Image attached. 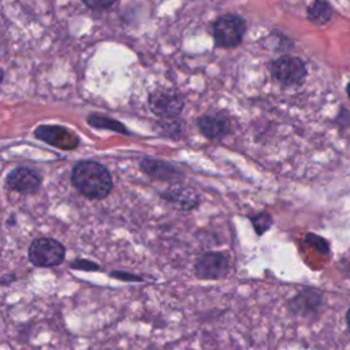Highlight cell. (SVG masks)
Here are the masks:
<instances>
[{
  "label": "cell",
  "instance_id": "1",
  "mask_svg": "<svg viewBox=\"0 0 350 350\" xmlns=\"http://www.w3.org/2000/svg\"><path fill=\"white\" fill-rule=\"evenodd\" d=\"M74 187L85 197L100 200L109 194L112 189V176L100 163L92 160L79 161L71 174Z\"/></svg>",
  "mask_w": 350,
  "mask_h": 350
},
{
  "label": "cell",
  "instance_id": "16",
  "mask_svg": "<svg viewBox=\"0 0 350 350\" xmlns=\"http://www.w3.org/2000/svg\"><path fill=\"white\" fill-rule=\"evenodd\" d=\"M346 323H347V325H349V328H350V308H349L347 312H346Z\"/></svg>",
  "mask_w": 350,
  "mask_h": 350
},
{
  "label": "cell",
  "instance_id": "13",
  "mask_svg": "<svg viewBox=\"0 0 350 350\" xmlns=\"http://www.w3.org/2000/svg\"><path fill=\"white\" fill-rule=\"evenodd\" d=\"M332 18V8L325 1H314L308 7V19L316 25L327 23Z\"/></svg>",
  "mask_w": 350,
  "mask_h": 350
},
{
  "label": "cell",
  "instance_id": "10",
  "mask_svg": "<svg viewBox=\"0 0 350 350\" xmlns=\"http://www.w3.org/2000/svg\"><path fill=\"white\" fill-rule=\"evenodd\" d=\"M197 124L201 133L211 139H220L228 133V120L221 116H202Z\"/></svg>",
  "mask_w": 350,
  "mask_h": 350
},
{
  "label": "cell",
  "instance_id": "3",
  "mask_svg": "<svg viewBox=\"0 0 350 350\" xmlns=\"http://www.w3.org/2000/svg\"><path fill=\"white\" fill-rule=\"evenodd\" d=\"M64 258L63 245L52 238H40L29 247V260L36 267L59 265Z\"/></svg>",
  "mask_w": 350,
  "mask_h": 350
},
{
  "label": "cell",
  "instance_id": "2",
  "mask_svg": "<svg viewBox=\"0 0 350 350\" xmlns=\"http://www.w3.org/2000/svg\"><path fill=\"white\" fill-rule=\"evenodd\" d=\"M213 38L220 48H234L241 44L246 31L245 19L235 14H226L213 22Z\"/></svg>",
  "mask_w": 350,
  "mask_h": 350
},
{
  "label": "cell",
  "instance_id": "6",
  "mask_svg": "<svg viewBox=\"0 0 350 350\" xmlns=\"http://www.w3.org/2000/svg\"><path fill=\"white\" fill-rule=\"evenodd\" d=\"M228 271V258L219 252L206 253L196 262V273L201 279H220Z\"/></svg>",
  "mask_w": 350,
  "mask_h": 350
},
{
  "label": "cell",
  "instance_id": "14",
  "mask_svg": "<svg viewBox=\"0 0 350 350\" xmlns=\"http://www.w3.org/2000/svg\"><path fill=\"white\" fill-rule=\"evenodd\" d=\"M88 122L89 124H92L93 127H98V129H109V130H115V131H120V133H127L126 127L113 120V119H108L105 116H101V115H92L88 118Z\"/></svg>",
  "mask_w": 350,
  "mask_h": 350
},
{
  "label": "cell",
  "instance_id": "17",
  "mask_svg": "<svg viewBox=\"0 0 350 350\" xmlns=\"http://www.w3.org/2000/svg\"><path fill=\"white\" fill-rule=\"evenodd\" d=\"M346 92H347V96H349V98H350V83L347 85V89H346Z\"/></svg>",
  "mask_w": 350,
  "mask_h": 350
},
{
  "label": "cell",
  "instance_id": "5",
  "mask_svg": "<svg viewBox=\"0 0 350 350\" xmlns=\"http://www.w3.org/2000/svg\"><path fill=\"white\" fill-rule=\"evenodd\" d=\"M149 105L160 118H174L183 108V98L179 93L168 89H157L149 97Z\"/></svg>",
  "mask_w": 350,
  "mask_h": 350
},
{
  "label": "cell",
  "instance_id": "11",
  "mask_svg": "<svg viewBox=\"0 0 350 350\" xmlns=\"http://www.w3.org/2000/svg\"><path fill=\"white\" fill-rule=\"evenodd\" d=\"M141 168L150 176L160 178V179H170L174 174H176L174 167L168 165L164 161H159L153 159H144L141 161Z\"/></svg>",
  "mask_w": 350,
  "mask_h": 350
},
{
  "label": "cell",
  "instance_id": "8",
  "mask_svg": "<svg viewBox=\"0 0 350 350\" xmlns=\"http://www.w3.org/2000/svg\"><path fill=\"white\" fill-rule=\"evenodd\" d=\"M36 137L53 145L59 149H74L78 145V138L70 130L62 126H40L36 129Z\"/></svg>",
  "mask_w": 350,
  "mask_h": 350
},
{
  "label": "cell",
  "instance_id": "4",
  "mask_svg": "<svg viewBox=\"0 0 350 350\" xmlns=\"http://www.w3.org/2000/svg\"><path fill=\"white\" fill-rule=\"evenodd\" d=\"M271 72L282 85L293 86L304 82L306 77V67L299 57L282 56L272 63Z\"/></svg>",
  "mask_w": 350,
  "mask_h": 350
},
{
  "label": "cell",
  "instance_id": "15",
  "mask_svg": "<svg viewBox=\"0 0 350 350\" xmlns=\"http://www.w3.org/2000/svg\"><path fill=\"white\" fill-rule=\"evenodd\" d=\"M253 224H254L256 231L258 234H262L271 226V216L267 215V213H261V215H258L257 217L253 219Z\"/></svg>",
  "mask_w": 350,
  "mask_h": 350
},
{
  "label": "cell",
  "instance_id": "12",
  "mask_svg": "<svg viewBox=\"0 0 350 350\" xmlns=\"http://www.w3.org/2000/svg\"><path fill=\"white\" fill-rule=\"evenodd\" d=\"M164 198L174 202L179 209H191L198 202L196 193L189 189H178L175 191H170Z\"/></svg>",
  "mask_w": 350,
  "mask_h": 350
},
{
  "label": "cell",
  "instance_id": "18",
  "mask_svg": "<svg viewBox=\"0 0 350 350\" xmlns=\"http://www.w3.org/2000/svg\"><path fill=\"white\" fill-rule=\"evenodd\" d=\"M1 78H3V71H1V68H0V81H1Z\"/></svg>",
  "mask_w": 350,
  "mask_h": 350
},
{
  "label": "cell",
  "instance_id": "7",
  "mask_svg": "<svg viewBox=\"0 0 350 350\" xmlns=\"http://www.w3.org/2000/svg\"><path fill=\"white\" fill-rule=\"evenodd\" d=\"M5 185L18 193L30 194L37 191V189L41 185V176L37 171L27 168V167H18L12 170L7 178Z\"/></svg>",
  "mask_w": 350,
  "mask_h": 350
},
{
  "label": "cell",
  "instance_id": "9",
  "mask_svg": "<svg viewBox=\"0 0 350 350\" xmlns=\"http://www.w3.org/2000/svg\"><path fill=\"white\" fill-rule=\"evenodd\" d=\"M323 301H324V298L320 293L308 288V290L298 293L290 301V309L294 314L308 317L320 310Z\"/></svg>",
  "mask_w": 350,
  "mask_h": 350
}]
</instances>
